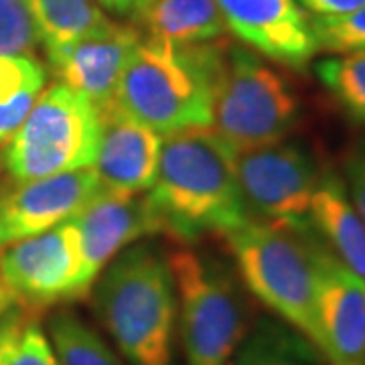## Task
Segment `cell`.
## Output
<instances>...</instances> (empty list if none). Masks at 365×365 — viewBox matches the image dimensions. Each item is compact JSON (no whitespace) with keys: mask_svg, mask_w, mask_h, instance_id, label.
I'll return each instance as SVG.
<instances>
[{"mask_svg":"<svg viewBox=\"0 0 365 365\" xmlns=\"http://www.w3.org/2000/svg\"><path fill=\"white\" fill-rule=\"evenodd\" d=\"M146 197L160 234L181 242L225 235L250 220L235 179V153L211 128L165 136Z\"/></svg>","mask_w":365,"mask_h":365,"instance_id":"6da1fadb","label":"cell"},{"mask_svg":"<svg viewBox=\"0 0 365 365\" xmlns=\"http://www.w3.org/2000/svg\"><path fill=\"white\" fill-rule=\"evenodd\" d=\"M225 47L138 41L118 83L116 102L158 136L209 128Z\"/></svg>","mask_w":365,"mask_h":365,"instance_id":"7a4b0ae2","label":"cell"},{"mask_svg":"<svg viewBox=\"0 0 365 365\" xmlns=\"http://www.w3.org/2000/svg\"><path fill=\"white\" fill-rule=\"evenodd\" d=\"M93 309L132 365H170L177 294L167 256L122 250L93 282Z\"/></svg>","mask_w":365,"mask_h":365,"instance_id":"3957f363","label":"cell"},{"mask_svg":"<svg viewBox=\"0 0 365 365\" xmlns=\"http://www.w3.org/2000/svg\"><path fill=\"white\" fill-rule=\"evenodd\" d=\"M223 237L250 292L321 353L314 227L288 230L248 220Z\"/></svg>","mask_w":365,"mask_h":365,"instance_id":"277c9868","label":"cell"},{"mask_svg":"<svg viewBox=\"0 0 365 365\" xmlns=\"http://www.w3.org/2000/svg\"><path fill=\"white\" fill-rule=\"evenodd\" d=\"M167 262L187 365H230L250 329V304L235 276L222 260L189 248L175 250Z\"/></svg>","mask_w":365,"mask_h":365,"instance_id":"5b68a950","label":"cell"},{"mask_svg":"<svg viewBox=\"0 0 365 365\" xmlns=\"http://www.w3.org/2000/svg\"><path fill=\"white\" fill-rule=\"evenodd\" d=\"M299 112V98L284 76L254 53L225 47L209 128L234 153L287 140Z\"/></svg>","mask_w":365,"mask_h":365,"instance_id":"8992f818","label":"cell"},{"mask_svg":"<svg viewBox=\"0 0 365 365\" xmlns=\"http://www.w3.org/2000/svg\"><path fill=\"white\" fill-rule=\"evenodd\" d=\"M98 130V110L78 91L55 81L4 144L0 167L13 182L91 169Z\"/></svg>","mask_w":365,"mask_h":365,"instance_id":"52a82bcc","label":"cell"},{"mask_svg":"<svg viewBox=\"0 0 365 365\" xmlns=\"http://www.w3.org/2000/svg\"><path fill=\"white\" fill-rule=\"evenodd\" d=\"M321 173L304 146L287 140L235 153V179L250 220L288 230L313 227Z\"/></svg>","mask_w":365,"mask_h":365,"instance_id":"ba28073f","label":"cell"},{"mask_svg":"<svg viewBox=\"0 0 365 365\" xmlns=\"http://www.w3.org/2000/svg\"><path fill=\"white\" fill-rule=\"evenodd\" d=\"M81 256L73 220L0 250V278L14 304L39 317L57 302L83 299Z\"/></svg>","mask_w":365,"mask_h":365,"instance_id":"9c48e42d","label":"cell"},{"mask_svg":"<svg viewBox=\"0 0 365 365\" xmlns=\"http://www.w3.org/2000/svg\"><path fill=\"white\" fill-rule=\"evenodd\" d=\"M79 240V288L86 297L106 266L132 242L160 234L146 193H116L102 189L73 217Z\"/></svg>","mask_w":365,"mask_h":365,"instance_id":"30bf717a","label":"cell"},{"mask_svg":"<svg viewBox=\"0 0 365 365\" xmlns=\"http://www.w3.org/2000/svg\"><path fill=\"white\" fill-rule=\"evenodd\" d=\"M100 191L93 169L16 182L0 199V250L73 220Z\"/></svg>","mask_w":365,"mask_h":365,"instance_id":"8fae6325","label":"cell"},{"mask_svg":"<svg viewBox=\"0 0 365 365\" xmlns=\"http://www.w3.org/2000/svg\"><path fill=\"white\" fill-rule=\"evenodd\" d=\"M317 307L329 365H365V280L317 234Z\"/></svg>","mask_w":365,"mask_h":365,"instance_id":"7c38bea8","label":"cell"},{"mask_svg":"<svg viewBox=\"0 0 365 365\" xmlns=\"http://www.w3.org/2000/svg\"><path fill=\"white\" fill-rule=\"evenodd\" d=\"M227 29L276 63L307 69L314 55L311 21L297 0H215Z\"/></svg>","mask_w":365,"mask_h":365,"instance_id":"4fadbf2b","label":"cell"},{"mask_svg":"<svg viewBox=\"0 0 365 365\" xmlns=\"http://www.w3.org/2000/svg\"><path fill=\"white\" fill-rule=\"evenodd\" d=\"M93 167L100 185L116 193H146L155 181L163 136L130 116L116 100L98 110Z\"/></svg>","mask_w":365,"mask_h":365,"instance_id":"5bb4252c","label":"cell"},{"mask_svg":"<svg viewBox=\"0 0 365 365\" xmlns=\"http://www.w3.org/2000/svg\"><path fill=\"white\" fill-rule=\"evenodd\" d=\"M140 39L143 33L138 29L112 23L96 35L47 51V61L57 81L100 110L116 100L122 71Z\"/></svg>","mask_w":365,"mask_h":365,"instance_id":"9a60e30c","label":"cell"},{"mask_svg":"<svg viewBox=\"0 0 365 365\" xmlns=\"http://www.w3.org/2000/svg\"><path fill=\"white\" fill-rule=\"evenodd\" d=\"M311 220L317 234L351 272L365 280V223L337 173L323 170Z\"/></svg>","mask_w":365,"mask_h":365,"instance_id":"2e32d148","label":"cell"},{"mask_svg":"<svg viewBox=\"0 0 365 365\" xmlns=\"http://www.w3.org/2000/svg\"><path fill=\"white\" fill-rule=\"evenodd\" d=\"M136 21L143 37L170 45L211 43L227 31L215 0H150Z\"/></svg>","mask_w":365,"mask_h":365,"instance_id":"e0dca14e","label":"cell"},{"mask_svg":"<svg viewBox=\"0 0 365 365\" xmlns=\"http://www.w3.org/2000/svg\"><path fill=\"white\" fill-rule=\"evenodd\" d=\"M45 53L96 35L112 25L91 0H26Z\"/></svg>","mask_w":365,"mask_h":365,"instance_id":"ac0fdd59","label":"cell"},{"mask_svg":"<svg viewBox=\"0 0 365 365\" xmlns=\"http://www.w3.org/2000/svg\"><path fill=\"white\" fill-rule=\"evenodd\" d=\"M47 86V69L37 57L0 55V146L21 128Z\"/></svg>","mask_w":365,"mask_h":365,"instance_id":"d6986e66","label":"cell"},{"mask_svg":"<svg viewBox=\"0 0 365 365\" xmlns=\"http://www.w3.org/2000/svg\"><path fill=\"white\" fill-rule=\"evenodd\" d=\"M49 337L59 365H122L108 343L71 311L53 314Z\"/></svg>","mask_w":365,"mask_h":365,"instance_id":"ffe728a7","label":"cell"},{"mask_svg":"<svg viewBox=\"0 0 365 365\" xmlns=\"http://www.w3.org/2000/svg\"><path fill=\"white\" fill-rule=\"evenodd\" d=\"M314 71L345 114L365 124V49L321 59Z\"/></svg>","mask_w":365,"mask_h":365,"instance_id":"44dd1931","label":"cell"},{"mask_svg":"<svg viewBox=\"0 0 365 365\" xmlns=\"http://www.w3.org/2000/svg\"><path fill=\"white\" fill-rule=\"evenodd\" d=\"M319 355L313 343L297 331L266 325L244 345L234 365H319Z\"/></svg>","mask_w":365,"mask_h":365,"instance_id":"7402d4cb","label":"cell"},{"mask_svg":"<svg viewBox=\"0 0 365 365\" xmlns=\"http://www.w3.org/2000/svg\"><path fill=\"white\" fill-rule=\"evenodd\" d=\"M309 21L317 51L343 55L365 49V6L343 14H313Z\"/></svg>","mask_w":365,"mask_h":365,"instance_id":"603a6c76","label":"cell"},{"mask_svg":"<svg viewBox=\"0 0 365 365\" xmlns=\"http://www.w3.org/2000/svg\"><path fill=\"white\" fill-rule=\"evenodd\" d=\"M39 33L26 0H0V55L37 57Z\"/></svg>","mask_w":365,"mask_h":365,"instance_id":"cb8c5ba5","label":"cell"},{"mask_svg":"<svg viewBox=\"0 0 365 365\" xmlns=\"http://www.w3.org/2000/svg\"><path fill=\"white\" fill-rule=\"evenodd\" d=\"M37 319L39 317H31L26 321L21 335L16 337L6 355L4 365H59L51 343Z\"/></svg>","mask_w":365,"mask_h":365,"instance_id":"d4e9b609","label":"cell"},{"mask_svg":"<svg viewBox=\"0 0 365 365\" xmlns=\"http://www.w3.org/2000/svg\"><path fill=\"white\" fill-rule=\"evenodd\" d=\"M343 175L347 195L365 223V134L351 144L349 153L345 155Z\"/></svg>","mask_w":365,"mask_h":365,"instance_id":"484cf974","label":"cell"},{"mask_svg":"<svg viewBox=\"0 0 365 365\" xmlns=\"http://www.w3.org/2000/svg\"><path fill=\"white\" fill-rule=\"evenodd\" d=\"M31 317H37V314L26 313L25 309H21L16 304L0 317V365L6 364V355Z\"/></svg>","mask_w":365,"mask_h":365,"instance_id":"4316f807","label":"cell"},{"mask_svg":"<svg viewBox=\"0 0 365 365\" xmlns=\"http://www.w3.org/2000/svg\"><path fill=\"white\" fill-rule=\"evenodd\" d=\"M300 4L313 14H343L365 6V0H300Z\"/></svg>","mask_w":365,"mask_h":365,"instance_id":"83f0119b","label":"cell"},{"mask_svg":"<svg viewBox=\"0 0 365 365\" xmlns=\"http://www.w3.org/2000/svg\"><path fill=\"white\" fill-rule=\"evenodd\" d=\"M98 2H102V6H106L112 13L124 14V16H136L150 0H98Z\"/></svg>","mask_w":365,"mask_h":365,"instance_id":"f1b7e54d","label":"cell"},{"mask_svg":"<svg viewBox=\"0 0 365 365\" xmlns=\"http://www.w3.org/2000/svg\"><path fill=\"white\" fill-rule=\"evenodd\" d=\"M13 307H14L13 292H11V288L4 284V280L0 278V317L6 313V311H11Z\"/></svg>","mask_w":365,"mask_h":365,"instance_id":"f546056e","label":"cell"},{"mask_svg":"<svg viewBox=\"0 0 365 365\" xmlns=\"http://www.w3.org/2000/svg\"><path fill=\"white\" fill-rule=\"evenodd\" d=\"M2 175H4V170H2V167H0V199H2L4 191H6V187H4V181H2Z\"/></svg>","mask_w":365,"mask_h":365,"instance_id":"4dcf8cb0","label":"cell"}]
</instances>
